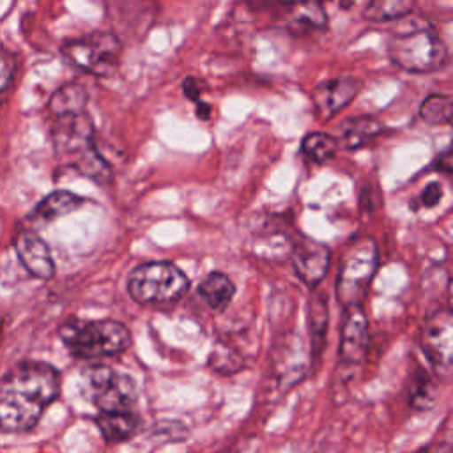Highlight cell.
I'll list each match as a JSON object with an SVG mask.
<instances>
[{
  "label": "cell",
  "instance_id": "6da1fadb",
  "mask_svg": "<svg viewBox=\"0 0 453 453\" xmlns=\"http://www.w3.org/2000/svg\"><path fill=\"white\" fill-rule=\"evenodd\" d=\"M60 393V373L42 361L16 365L0 382V428L18 434L32 430Z\"/></svg>",
  "mask_w": 453,
  "mask_h": 453
},
{
  "label": "cell",
  "instance_id": "7a4b0ae2",
  "mask_svg": "<svg viewBox=\"0 0 453 453\" xmlns=\"http://www.w3.org/2000/svg\"><path fill=\"white\" fill-rule=\"evenodd\" d=\"M51 138L57 154L69 166L97 184H108L111 180V168L96 147L94 124L87 110L53 117Z\"/></svg>",
  "mask_w": 453,
  "mask_h": 453
},
{
  "label": "cell",
  "instance_id": "3957f363",
  "mask_svg": "<svg viewBox=\"0 0 453 453\" xmlns=\"http://www.w3.org/2000/svg\"><path fill=\"white\" fill-rule=\"evenodd\" d=\"M60 338L74 357L88 361L119 356L131 345L129 329L111 319H71L60 327Z\"/></svg>",
  "mask_w": 453,
  "mask_h": 453
},
{
  "label": "cell",
  "instance_id": "277c9868",
  "mask_svg": "<svg viewBox=\"0 0 453 453\" xmlns=\"http://www.w3.org/2000/svg\"><path fill=\"white\" fill-rule=\"evenodd\" d=\"M377 267L379 248L372 237L361 235L345 246L336 274V297L343 308L365 303Z\"/></svg>",
  "mask_w": 453,
  "mask_h": 453
},
{
  "label": "cell",
  "instance_id": "5b68a950",
  "mask_svg": "<svg viewBox=\"0 0 453 453\" xmlns=\"http://www.w3.org/2000/svg\"><path fill=\"white\" fill-rule=\"evenodd\" d=\"M188 290L189 278L168 260L140 264L127 276V294L138 304H172Z\"/></svg>",
  "mask_w": 453,
  "mask_h": 453
},
{
  "label": "cell",
  "instance_id": "8992f818",
  "mask_svg": "<svg viewBox=\"0 0 453 453\" xmlns=\"http://www.w3.org/2000/svg\"><path fill=\"white\" fill-rule=\"evenodd\" d=\"M389 60L407 73H434L446 65L448 46L432 28H411L388 41Z\"/></svg>",
  "mask_w": 453,
  "mask_h": 453
},
{
  "label": "cell",
  "instance_id": "52a82bcc",
  "mask_svg": "<svg viewBox=\"0 0 453 453\" xmlns=\"http://www.w3.org/2000/svg\"><path fill=\"white\" fill-rule=\"evenodd\" d=\"M122 46L115 34L96 30L62 44V57L73 67L92 76H111L120 64Z\"/></svg>",
  "mask_w": 453,
  "mask_h": 453
},
{
  "label": "cell",
  "instance_id": "ba28073f",
  "mask_svg": "<svg viewBox=\"0 0 453 453\" xmlns=\"http://www.w3.org/2000/svg\"><path fill=\"white\" fill-rule=\"evenodd\" d=\"M92 402L99 412L134 411L136 386L126 373L108 365H92L85 370Z\"/></svg>",
  "mask_w": 453,
  "mask_h": 453
},
{
  "label": "cell",
  "instance_id": "9c48e42d",
  "mask_svg": "<svg viewBox=\"0 0 453 453\" xmlns=\"http://www.w3.org/2000/svg\"><path fill=\"white\" fill-rule=\"evenodd\" d=\"M421 349L437 375L448 377L451 373L453 317L449 308H439L423 320Z\"/></svg>",
  "mask_w": 453,
  "mask_h": 453
},
{
  "label": "cell",
  "instance_id": "30bf717a",
  "mask_svg": "<svg viewBox=\"0 0 453 453\" xmlns=\"http://www.w3.org/2000/svg\"><path fill=\"white\" fill-rule=\"evenodd\" d=\"M363 81L356 76H338L319 83L311 92V104L320 120H331L343 111L361 92Z\"/></svg>",
  "mask_w": 453,
  "mask_h": 453
},
{
  "label": "cell",
  "instance_id": "8fae6325",
  "mask_svg": "<svg viewBox=\"0 0 453 453\" xmlns=\"http://www.w3.org/2000/svg\"><path fill=\"white\" fill-rule=\"evenodd\" d=\"M290 260H292L294 271L299 276V280L303 283H306L310 288H313L327 274L329 262H331V251L326 244H322L311 237L297 235V239L292 244Z\"/></svg>",
  "mask_w": 453,
  "mask_h": 453
},
{
  "label": "cell",
  "instance_id": "7c38bea8",
  "mask_svg": "<svg viewBox=\"0 0 453 453\" xmlns=\"http://www.w3.org/2000/svg\"><path fill=\"white\" fill-rule=\"evenodd\" d=\"M368 350V319L363 304L343 308L338 356L347 365H357Z\"/></svg>",
  "mask_w": 453,
  "mask_h": 453
},
{
  "label": "cell",
  "instance_id": "4fadbf2b",
  "mask_svg": "<svg viewBox=\"0 0 453 453\" xmlns=\"http://www.w3.org/2000/svg\"><path fill=\"white\" fill-rule=\"evenodd\" d=\"M14 248L23 267L39 280H50L55 274V264L48 244L34 232H19Z\"/></svg>",
  "mask_w": 453,
  "mask_h": 453
},
{
  "label": "cell",
  "instance_id": "5bb4252c",
  "mask_svg": "<svg viewBox=\"0 0 453 453\" xmlns=\"http://www.w3.org/2000/svg\"><path fill=\"white\" fill-rule=\"evenodd\" d=\"M283 14L287 28L296 34L322 30L327 25L324 0H290Z\"/></svg>",
  "mask_w": 453,
  "mask_h": 453
},
{
  "label": "cell",
  "instance_id": "9a60e30c",
  "mask_svg": "<svg viewBox=\"0 0 453 453\" xmlns=\"http://www.w3.org/2000/svg\"><path fill=\"white\" fill-rule=\"evenodd\" d=\"M382 129H384V126L375 117L357 115V117H350L342 122L340 136L336 140H338L340 147L356 150V149L370 143L373 138H377L382 133Z\"/></svg>",
  "mask_w": 453,
  "mask_h": 453
},
{
  "label": "cell",
  "instance_id": "2e32d148",
  "mask_svg": "<svg viewBox=\"0 0 453 453\" xmlns=\"http://www.w3.org/2000/svg\"><path fill=\"white\" fill-rule=\"evenodd\" d=\"M94 421L108 442L127 441L140 428V416L134 411L99 412Z\"/></svg>",
  "mask_w": 453,
  "mask_h": 453
},
{
  "label": "cell",
  "instance_id": "e0dca14e",
  "mask_svg": "<svg viewBox=\"0 0 453 453\" xmlns=\"http://www.w3.org/2000/svg\"><path fill=\"white\" fill-rule=\"evenodd\" d=\"M198 296L211 310L223 311L235 296V285L225 273L212 271L200 281Z\"/></svg>",
  "mask_w": 453,
  "mask_h": 453
},
{
  "label": "cell",
  "instance_id": "ac0fdd59",
  "mask_svg": "<svg viewBox=\"0 0 453 453\" xmlns=\"http://www.w3.org/2000/svg\"><path fill=\"white\" fill-rule=\"evenodd\" d=\"M87 90L80 83H65L57 88L48 103V110L51 117L73 115L87 110Z\"/></svg>",
  "mask_w": 453,
  "mask_h": 453
},
{
  "label": "cell",
  "instance_id": "d6986e66",
  "mask_svg": "<svg viewBox=\"0 0 453 453\" xmlns=\"http://www.w3.org/2000/svg\"><path fill=\"white\" fill-rule=\"evenodd\" d=\"M83 203H85L83 196H78L65 189H58V191L50 193L37 203L34 216L41 221H51V219H57L60 216H65V214L80 209Z\"/></svg>",
  "mask_w": 453,
  "mask_h": 453
},
{
  "label": "cell",
  "instance_id": "ffe728a7",
  "mask_svg": "<svg viewBox=\"0 0 453 453\" xmlns=\"http://www.w3.org/2000/svg\"><path fill=\"white\" fill-rule=\"evenodd\" d=\"M414 5L416 0H368L363 18L373 23H388L407 16Z\"/></svg>",
  "mask_w": 453,
  "mask_h": 453
},
{
  "label": "cell",
  "instance_id": "44dd1931",
  "mask_svg": "<svg viewBox=\"0 0 453 453\" xmlns=\"http://www.w3.org/2000/svg\"><path fill=\"white\" fill-rule=\"evenodd\" d=\"M308 329L311 338V350L315 357L322 350V343L327 333V299L320 292H315L310 297L308 304Z\"/></svg>",
  "mask_w": 453,
  "mask_h": 453
},
{
  "label": "cell",
  "instance_id": "7402d4cb",
  "mask_svg": "<svg viewBox=\"0 0 453 453\" xmlns=\"http://www.w3.org/2000/svg\"><path fill=\"white\" fill-rule=\"evenodd\" d=\"M338 140L333 134L322 133V131H315V133H308L303 138L301 143V152L304 154V157L311 163L322 165L326 161H329L336 150H338Z\"/></svg>",
  "mask_w": 453,
  "mask_h": 453
},
{
  "label": "cell",
  "instance_id": "603a6c76",
  "mask_svg": "<svg viewBox=\"0 0 453 453\" xmlns=\"http://www.w3.org/2000/svg\"><path fill=\"white\" fill-rule=\"evenodd\" d=\"M453 99L448 94H430L419 106V117L430 126H446L451 122Z\"/></svg>",
  "mask_w": 453,
  "mask_h": 453
},
{
  "label": "cell",
  "instance_id": "cb8c5ba5",
  "mask_svg": "<svg viewBox=\"0 0 453 453\" xmlns=\"http://www.w3.org/2000/svg\"><path fill=\"white\" fill-rule=\"evenodd\" d=\"M435 398V386L426 373L419 377L409 388V405L414 409H428Z\"/></svg>",
  "mask_w": 453,
  "mask_h": 453
},
{
  "label": "cell",
  "instance_id": "d4e9b609",
  "mask_svg": "<svg viewBox=\"0 0 453 453\" xmlns=\"http://www.w3.org/2000/svg\"><path fill=\"white\" fill-rule=\"evenodd\" d=\"M16 74V57L5 48H0V97L7 92Z\"/></svg>",
  "mask_w": 453,
  "mask_h": 453
},
{
  "label": "cell",
  "instance_id": "484cf974",
  "mask_svg": "<svg viewBox=\"0 0 453 453\" xmlns=\"http://www.w3.org/2000/svg\"><path fill=\"white\" fill-rule=\"evenodd\" d=\"M441 198H442V186L439 182H430L421 191L419 202L423 207H434L441 202Z\"/></svg>",
  "mask_w": 453,
  "mask_h": 453
},
{
  "label": "cell",
  "instance_id": "4316f807",
  "mask_svg": "<svg viewBox=\"0 0 453 453\" xmlns=\"http://www.w3.org/2000/svg\"><path fill=\"white\" fill-rule=\"evenodd\" d=\"M182 92L184 96L193 101V103H198L200 101V94H202V87L198 83L196 78L193 76H188L184 81H182Z\"/></svg>",
  "mask_w": 453,
  "mask_h": 453
},
{
  "label": "cell",
  "instance_id": "83f0119b",
  "mask_svg": "<svg viewBox=\"0 0 453 453\" xmlns=\"http://www.w3.org/2000/svg\"><path fill=\"white\" fill-rule=\"evenodd\" d=\"M414 453H451V444L448 441H432Z\"/></svg>",
  "mask_w": 453,
  "mask_h": 453
},
{
  "label": "cell",
  "instance_id": "f1b7e54d",
  "mask_svg": "<svg viewBox=\"0 0 453 453\" xmlns=\"http://www.w3.org/2000/svg\"><path fill=\"white\" fill-rule=\"evenodd\" d=\"M437 168H439L441 172H446V173L451 172V156H449V150H446L444 154L439 156V159H437Z\"/></svg>",
  "mask_w": 453,
  "mask_h": 453
},
{
  "label": "cell",
  "instance_id": "f546056e",
  "mask_svg": "<svg viewBox=\"0 0 453 453\" xmlns=\"http://www.w3.org/2000/svg\"><path fill=\"white\" fill-rule=\"evenodd\" d=\"M196 117L202 119V120H207L211 117V106L203 101H198L196 104Z\"/></svg>",
  "mask_w": 453,
  "mask_h": 453
},
{
  "label": "cell",
  "instance_id": "4dcf8cb0",
  "mask_svg": "<svg viewBox=\"0 0 453 453\" xmlns=\"http://www.w3.org/2000/svg\"><path fill=\"white\" fill-rule=\"evenodd\" d=\"M327 2L336 4L340 9H349L354 4V0H327Z\"/></svg>",
  "mask_w": 453,
  "mask_h": 453
}]
</instances>
